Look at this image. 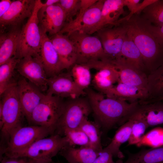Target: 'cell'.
Returning a JSON list of instances; mask_svg holds the SVG:
<instances>
[{
    "instance_id": "cell-1",
    "label": "cell",
    "mask_w": 163,
    "mask_h": 163,
    "mask_svg": "<svg viewBox=\"0 0 163 163\" xmlns=\"http://www.w3.org/2000/svg\"><path fill=\"white\" fill-rule=\"evenodd\" d=\"M91 104L94 122L101 129L107 131L128 121L138 107L139 101L133 103L108 97L90 87L85 90Z\"/></svg>"
},
{
    "instance_id": "cell-2",
    "label": "cell",
    "mask_w": 163,
    "mask_h": 163,
    "mask_svg": "<svg viewBox=\"0 0 163 163\" xmlns=\"http://www.w3.org/2000/svg\"><path fill=\"white\" fill-rule=\"evenodd\" d=\"M121 23L126 25L127 35L140 51L146 69L150 73L160 67L158 63L163 56V44L152 30L150 23L134 14Z\"/></svg>"
},
{
    "instance_id": "cell-3",
    "label": "cell",
    "mask_w": 163,
    "mask_h": 163,
    "mask_svg": "<svg viewBox=\"0 0 163 163\" xmlns=\"http://www.w3.org/2000/svg\"><path fill=\"white\" fill-rule=\"evenodd\" d=\"M16 85L9 88L0 95V129L2 140L6 142V145L12 133L22 126L24 117Z\"/></svg>"
},
{
    "instance_id": "cell-4",
    "label": "cell",
    "mask_w": 163,
    "mask_h": 163,
    "mask_svg": "<svg viewBox=\"0 0 163 163\" xmlns=\"http://www.w3.org/2000/svg\"><path fill=\"white\" fill-rule=\"evenodd\" d=\"M43 3L40 0H36L32 15L21 28L16 56L20 59L28 55L40 59L41 34L38 13Z\"/></svg>"
},
{
    "instance_id": "cell-5",
    "label": "cell",
    "mask_w": 163,
    "mask_h": 163,
    "mask_svg": "<svg viewBox=\"0 0 163 163\" xmlns=\"http://www.w3.org/2000/svg\"><path fill=\"white\" fill-rule=\"evenodd\" d=\"M65 101L56 95L46 94L32 112L28 123L48 129L55 134L62 113Z\"/></svg>"
},
{
    "instance_id": "cell-6",
    "label": "cell",
    "mask_w": 163,
    "mask_h": 163,
    "mask_svg": "<svg viewBox=\"0 0 163 163\" xmlns=\"http://www.w3.org/2000/svg\"><path fill=\"white\" fill-rule=\"evenodd\" d=\"M67 145L68 143L66 138L55 133L38 139L26 149L6 156L52 161V158Z\"/></svg>"
},
{
    "instance_id": "cell-7",
    "label": "cell",
    "mask_w": 163,
    "mask_h": 163,
    "mask_svg": "<svg viewBox=\"0 0 163 163\" xmlns=\"http://www.w3.org/2000/svg\"><path fill=\"white\" fill-rule=\"evenodd\" d=\"M66 35L73 42L76 49V63L85 64L97 60L109 61L101 42L96 36L75 31Z\"/></svg>"
},
{
    "instance_id": "cell-8",
    "label": "cell",
    "mask_w": 163,
    "mask_h": 163,
    "mask_svg": "<svg viewBox=\"0 0 163 163\" xmlns=\"http://www.w3.org/2000/svg\"><path fill=\"white\" fill-rule=\"evenodd\" d=\"M92 113L89 101L86 97L69 98L65 101L56 132L64 128L79 127L83 121Z\"/></svg>"
},
{
    "instance_id": "cell-9",
    "label": "cell",
    "mask_w": 163,
    "mask_h": 163,
    "mask_svg": "<svg viewBox=\"0 0 163 163\" xmlns=\"http://www.w3.org/2000/svg\"><path fill=\"white\" fill-rule=\"evenodd\" d=\"M49 135H51L49 130L42 126L34 125L21 126L11 135L3 153L7 156L22 150Z\"/></svg>"
},
{
    "instance_id": "cell-10",
    "label": "cell",
    "mask_w": 163,
    "mask_h": 163,
    "mask_svg": "<svg viewBox=\"0 0 163 163\" xmlns=\"http://www.w3.org/2000/svg\"><path fill=\"white\" fill-rule=\"evenodd\" d=\"M127 31L126 25L121 23L106 27L96 32V36L100 40L109 61L119 57Z\"/></svg>"
},
{
    "instance_id": "cell-11",
    "label": "cell",
    "mask_w": 163,
    "mask_h": 163,
    "mask_svg": "<svg viewBox=\"0 0 163 163\" xmlns=\"http://www.w3.org/2000/svg\"><path fill=\"white\" fill-rule=\"evenodd\" d=\"M16 70L19 74L41 91H46L48 77L40 59L30 55L20 59Z\"/></svg>"
},
{
    "instance_id": "cell-12",
    "label": "cell",
    "mask_w": 163,
    "mask_h": 163,
    "mask_svg": "<svg viewBox=\"0 0 163 163\" xmlns=\"http://www.w3.org/2000/svg\"><path fill=\"white\" fill-rule=\"evenodd\" d=\"M46 95L73 99L86 95L75 84L69 72L61 73L48 78Z\"/></svg>"
},
{
    "instance_id": "cell-13",
    "label": "cell",
    "mask_w": 163,
    "mask_h": 163,
    "mask_svg": "<svg viewBox=\"0 0 163 163\" xmlns=\"http://www.w3.org/2000/svg\"><path fill=\"white\" fill-rule=\"evenodd\" d=\"M104 0H98L89 8L78 21L65 23L59 33L69 34L78 31L90 35L99 22Z\"/></svg>"
},
{
    "instance_id": "cell-14",
    "label": "cell",
    "mask_w": 163,
    "mask_h": 163,
    "mask_svg": "<svg viewBox=\"0 0 163 163\" xmlns=\"http://www.w3.org/2000/svg\"><path fill=\"white\" fill-rule=\"evenodd\" d=\"M16 86L24 115L28 122L33 110L46 94L21 75Z\"/></svg>"
},
{
    "instance_id": "cell-15",
    "label": "cell",
    "mask_w": 163,
    "mask_h": 163,
    "mask_svg": "<svg viewBox=\"0 0 163 163\" xmlns=\"http://www.w3.org/2000/svg\"><path fill=\"white\" fill-rule=\"evenodd\" d=\"M35 2L36 0L13 1L8 11L0 18L1 29L20 27L26 18L32 15Z\"/></svg>"
},
{
    "instance_id": "cell-16",
    "label": "cell",
    "mask_w": 163,
    "mask_h": 163,
    "mask_svg": "<svg viewBox=\"0 0 163 163\" xmlns=\"http://www.w3.org/2000/svg\"><path fill=\"white\" fill-rule=\"evenodd\" d=\"M40 28L53 36L61 31L66 22L65 12L58 3L42 8L38 13Z\"/></svg>"
},
{
    "instance_id": "cell-17",
    "label": "cell",
    "mask_w": 163,
    "mask_h": 163,
    "mask_svg": "<svg viewBox=\"0 0 163 163\" xmlns=\"http://www.w3.org/2000/svg\"><path fill=\"white\" fill-rule=\"evenodd\" d=\"M40 30L41 34L40 59L47 76L49 78L61 73L64 69L50 38L46 32L40 28Z\"/></svg>"
},
{
    "instance_id": "cell-18",
    "label": "cell",
    "mask_w": 163,
    "mask_h": 163,
    "mask_svg": "<svg viewBox=\"0 0 163 163\" xmlns=\"http://www.w3.org/2000/svg\"><path fill=\"white\" fill-rule=\"evenodd\" d=\"M59 55L64 70H69L76 63L77 53L73 42L66 34L60 33L50 38Z\"/></svg>"
},
{
    "instance_id": "cell-19",
    "label": "cell",
    "mask_w": 163,
    "mask_h": 163,
    "mask_svg": "<svg viewBox=\"0 0 163 163\" xmlns=\"http://www.w3.org/2000/svg\"><path fill=\"white\" fill-rule=\"evenodd\" d=\"M110 61L118 71L119 80L118 83L136 86L148 90V76L144 72L129 66L121 58Z\"/></svg>"
},
{
    "instance_id": "cell-20",
    "label": "cell",
    "mask_w": 163,
    "mask_h": 163,
    "mask_svg": "<svg viewBox=\"0 0 163 163\" xmlns=\"http://www.w3.org/2000/svg\"><path fill=\"white\" fill-rule=\"evenodd\" d=\"M124 0H104L99 22L91 34L106 27L115 25L124 12Z\"/></svg>"
},
{
    "instance_id": "cell-21",
    "label": "cell",
    "mask_w": 163,
    "mask_h": 163,
    "mask_svg": "<svg viewBox=\"0 0 163 163\" xmlns=\"http://www.w3.org/2000/svg\"><path fill=\"white\" fill-rule=\"evenodd\" d=\"M20 27L10 28L6 32H2L0 36V65L16 56L18 50Z\"/></svg>"
},
{
    "instance_id": "cell-22",
    "label": "cell",
    "mask_w": 163,
    "mask_h": 163,
    "mask_svg": "<svg viewBox=\"0 0 163 163\" xmlns=\"http://www.w3.org/2000/svg\"><path fill=\"white\" fill-rule=\"evenodd\" d=\"M114 86L105 94L107 97H113L133 103L145 101L148 97L147 89L121 83Z\"/></svg>"
},
{
    "instance_id": "cell-23",
    "label": "cell",
    "mask_w": 163,
    "mask_h": 163,
    "mask_svg": "<svg viewBox=\"0 0 163 163\" xmlns=\"http://www.w3.org/2000/svg\"><path fill=\"white\" fill-rule=\"evenodd\" d=\"M99 152L89 147L75 148L67 145L59 153L69 163H93Z\"/></svg>"
},
{
    "instance_id": "cell-24",
    "label": "cell",
    "mask_w": 163,
    "mask_h": 163,
    "mask_svg": "<svg viewBox=\"0 0 163 163\" xmlns=\"http://www.w3.org/2000/svg\"><path fill=\"white\" fill-rule=\"evenodd\" d=\"M120 58L122 59L129 66L140 71L144 72L146 69L140 51L127 34L119 57L117 59Z\"/></svg>"
},
{
    "instance_id": "cell-25",
    "label": "cell",
    "mask_w": 163,
    "mask_h": 163,
    "mask_svg": "<svg viewBox=\"0 0 163 163\" xmlns=\"http://www.w3.org/2000/svg\"><path fill=\"white\" fill-rule=\"evenodd\" d=\"M134 113L142 117L149 127L163 124V101L139 104Z\"/></svg>"
},
{
    "instance_id": "cell-26",
    "label": "cell",
    "mask_w": 163,
    "mask_h": 163,
    "mask_svg": "<svg viewBox=\"0 0 163 163\" xmlns=\"http://www.w3.org/2000/svg\"><path fill=\"white\" fill-rule=\"evenodd\" d=\"M20 59L14 56L0 66V94L17 84L20 75L16 70Z\"/></svg>"
},
{
    "instance_id": "cell-27",
    "label": "cell",
    "mask_w": 163,
    "mask_h": 163,
    "mask_svg": "<svg viewBox=\"0 0 163 163\" xmlns=\"http://www.w3.org/2000/svg\"><path fill=\"white\" fill-rule=\"evenodd\" d=\"M148 97L141 101L146 104L163 101V64L148 75Z\"/></svg>"
},
{
    "instance_id": "cell-28",
    "label": "cell",
    "mask_w": 163,
    "mask_h": 163,
    "mask_svg": "<svg viewBox=\"0 0 163 163\" xmlns=\"http://www.w3.org/2000/svg\"><path fill=\"white\" fill-rule=\"evenodd\" d=\"M132 124V120L129 119L120 126L110 143L104 148L112 154L113 157L120 159H122L124 157L120 150V148L122 144L128 141L131 133Z\"/></svg>"
},
{
    "instance_id": "cell-29",
    "label": "cell",
    "mask_w": 163,
    "mask_h": 163,
    "mask_svg": "<svg viewBox=\"0 0 163 163\" xmlns=\"http://www.w3.org/2000/svg\"><path fill=\"white\" fill-rule=\"evenodd\" d=\"M126 152L128 158L123 163H163V146L142 149L135 153L128 151Z\"/></svg>"
},
{
    "instance_id": "cell-30",
    "label": "cell",
    "mask_w": 163,
    "mask_h": 163,
    "mask_svg": "<svg viewBox=\"0 0 163 163\" xmlns=\"http://www.w3.org/2000/svg\"><path fill=\"white\" fill-rule=\"evenodd\" d=\"M79 127L85 133L89 142V147L100 152L103 149L101 142V129L94 122L85 119Z\"/></svg>"
},
{
    "instance_id": "cell-31",
    "label": "cell",
    "mask_w": 163,
    "mask_h": 163,
    "mask_svg": "<svg viewBox=\"0 0 163 163\" xmlns=\"http://www.w3.org/2000/svg\"><path fill=\"white\" fill-rule=\"evenodd\" d=\"M90 69L86 65L75 63L69 70L75 84L84 91L89 87L92 82Z\"/></svg>"
},
{
    "instance_id": "cell-32",
    "label": "cell",
    "mask_w": 163,
    "mask_h": 163,
    "mask_svg": "<svg viewBox=\"0 0 163 163\" xmlns=\"http://www.w3.org/2000/svg\"><path fill=\"white\" fill-rule=\"evenodd\" d=\"M56 134L65 136L68 145L74 146L89 147L88 139L85 133L79 128H63L57 132Z\"/></svg>"
},
{
    "instance_id": "cell-33",
    "label": "cell",
    "mask_w": 163,
    "mask_h": 163,
    "mask_svg": "<svg viewBox=\"0 0 163 163\" xmlns=\"http://www.w3.org/2000/svg\"><path fill=\"white\" fill-rule=\"evenodd\" d=\"M129 119L132 120L133 124L128 145H136L144 135L146 129L149 126L146 121L142 117L134 112Z\"/></svg>"
},
{
    "instance_id": "cell-34",
    "label": "cell",
    "mask_w": 163,
    "mask_h": 163,
    "mask_svg": "<svg viewBox=\"0 0 163 163\" xmlns=\"http://www.w3.org/2000/svg\"><path fill=\"white\" fill-rule=\"evenodd\" d=\"M143 18L155 26L163 24V1L157 0L142 11Z\"/></svg>"
},
{
    "instance_id": "cell-35",
    "label": "cell",
    "mask_w": 163,
    "mask_h": 163,
    "mask_svg": "<svg viewBox=\"0 0 163 163\" xmlns=\"http://www.w3.org/2000/svg\"><path fill=\"white\" fill-rule=\"evenodd\" d=\"M138 147L148 146L153 148L163 146V128H154L142 137L136 145Z\"/></svg>"
},
{
    "instance_id": "cell-36",
    "label": "cell",
    "mask_w": 163,
    "mask_h": 163,
    "mask_svg": "<svg viewBox=\"0 0 163 163\" xmlns=\"http://www.w3.org/2000/svg\"><path fill=\"white\" fill-rule=\"evenodd\" d=\"M92 84L97 91L105 94L113 86L114 83L100 70L94 75L92 79Z\"/></svg>"
},
{
    "instance_id": "cell-37",
    "label": "cell",
    "mask_w": 163,
    "mask_h": 163,
    "mask_svg": "<svg viewBox=\"0 0 163 163\" xmlns=\"http://www.w3.org/2000/svg\"><path fill=\"white\" fill-rule=\"evenodd\" d=\"M80 0H60L59 4L66 17V22L72 20L73 18L78 13Z\"/></svg>"
},
{
    "instance_id": "cell-38",
    "label": "cell",
    "mask_w": 163,
    "mask_h": 163,
    "mask_svg": "<svg viewBox=\"0 0 163 163\" xmlns=\"http://www.w3.org/2000/svg\"><path fill=\"white\" fill-rule=\"evenodd\" d=\"M112 154L104 148L100 152L98 156L93 163H123L122 159L114 161Z\"/></svg>"
},
{
    "instance_id": "cell-39",
    "label": "cell",
    "mask_w": 163,
    "mask_h": 163,
    "mask_svg": "<svg viewBox=\"0 0 163 163\" xmlns=\"http://www.w3.org/2000/svg\"><path fill=\"white\" fill-rule=\"evenodd\" d=\"M97 1L98 0H80V8L78 13L75 18L69 22H75L78 21L86 11Z\"/></svg>"
},
{
    "instance_id": "cell-40",
    "label": "cell",
    "mask_w": 163,
    "mask_h": 163,
    "mask_svg": "<svg viewBox=\"0 0 163 163\" xmlns=\"http://www.w3.org/2000/svg\"><path fill=\"white\" fill-rule=\"evenodd\" d=\"M32 160L24 157H10L5 156L1 160V163H30Z\"/></svg>"
},
{
    "instance_id": "cell-41",
    "label": "cell",
    "mask_w": 163,
    "mask_h": 163,
    "mask_svg": "<svg viewBox=\"0 0 163 163\" xmlns=\"http://www.w3.org/2000/svg\"><path fill=\"white\" fill-rule=\"evenodd\" d=\"M150 27L153 33L163 44V24L155 26L152 25L150 23Z\"/></svg>"
},
{
    "instance_id": "cell-42",
    "label": "cell",
    "mask_w": 163,
    "mask_h": 163,
    "mask_svg": "<svg viewBox=\"0 0 163 163\" xmlns=\"http://www.w3.org/2000/svg\"><path fill=\"white\" fill-rule=\"evenodd\" d=\"M13 1L1 0L0 1V18L9 9Z\"/></svg>"
},
{
    "instance_id": "cell-43",
    "label": "cell",
    "mask_w": 163,
    "mask_h": 163,
    "mask_svg": "<svg viewBox=\"0 0 163 163\" xmlns=\"http://www.w3.org/2000/svg\"><path fill=\"white\" fill-rule=\"evenodd\" d=\"M157 0H144L139 3L138 6L135 11V14H138L146 8L153 4Z\"/></svg>"
},
{
    "instance_id": "cell-44",
    "label": "cell",
    "mask_w": 163,
    "mask_h": 163,
    "mask_svg": "<svg viewBox=\"0 0 163 163\" xmlns=\"http://www.w3.org/2000/svg\"><path fill=\"white\" fill-rule=\"evenodd\" d=\"M60 0H47L45 3H43L42 7H48L59 2Z\"/></svg>"
},
{
    "instance_id": "cell-45",
    "label": "cell",
    "mask_w": 163,
    "mask_h": 163,
    "mask_svg": "<svg viewBox=\"0 0 163 163\" xmlns=\"http://www.w3.org/2000/svg\"><path fill=\"white\" fill-rule=\"evenodd\" d=\"M52 161L32 159L30 163H50Z\"/></svg>"
},
{
    "instance_id": "cell-46",
    "label": "cell",
    "mask_w": 163,
    "mask_h": 163,
    "mask_svg": "<svg viewBox=\"0 0 163 163\" xmlns=\"http://www.w3.org/2000/svg\"><path fill=\"white\" fill-rule=\"evenodd\" d=\"M50 163H62L59 162H54L53 161L51 162Z\"/></svg>"
},
{
    "instance_id": "cell-47",
    "label": "cell",
    "mask_w": 163,
    "mask_h": 163,
    "mask_svg": "<svg viewBox=\"0 0 163 163\" xmlns=\"http://www.w3.org/2000/svg\"></svg>"
}]
</instances>
